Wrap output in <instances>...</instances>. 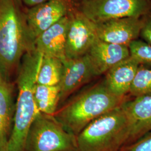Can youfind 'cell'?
I'll return each instance as SVG.
<instances>
[{"instance_id":"8992f818","label":"cell","mask_w":151,"mask_h":151,"mask_svg":"<svg viewBox=\"0 0 151 151\" xmlns=\"http://www.w3.org/2000/svg\"><path fill=\"white\" fill-rule=\"evenodd\" d=\"M150 9L148 0H80L78 11L97 24L127 17H140Z\"/></svg>"},{"instance_id":"7c38bea8","label":"cell","mask_w":151,"mask_h":151,"mask_svg":"<svg viewBox=\"0 0 151 151\" xmlns=\"http://www.w3.org/2000/svg\"><path fill=\"white\" fill-rule=\"evenodd\" d=\"M70 12L42 33L36 39L35 48L44 56L55 57L62 60L65 59V47Z\"/></svg>"},{"instance_id":"d6986e66","label":"cell","mask_w":151,"mask_h":151,"mask_svg":"<svg viewBox=\"0 0 151 151\" xmlns=\"http://www.w3.org/2000/svg\"><path fill=\"white\" fill-rule=\"evenodd\" d=\"M128 48L130 56L140 65H151V45L139 40H134L130 43Z\"/></svg>"},{"instance_id":"277c9868","label":"cell","mask_w":151,"mask_h":151,"mask_svg":"<svg viewBox=\"0 0 151 151\" xmlns=\"http://www.w3.org/2000/svg\"><path fill=\"white\" fill-rule=\"evenodd\" d=\"M130 130L129 119L121 106L92 121L76 136L78 151H120Z\"/></svg>"},{"instance_id":"30bf717a","label":"cell","mask_w":151,"mask_h":151,"mask_svg":"<svg viewBox=\"0 0 151 151\" xmlns=\"http://www.w3.org/2000/svg\"><path fill=\"white\" fill-rule=\"evenodd\" d=\"M143 20L127 17L95 24L97 38L103 42L128 47L140 35Z\"/></svg>"},{"instance_id":"ac0fdd59","label":"cell","mask_w":151,"mask_h":151,"mask_svg":"<svg viewBox=\"0 0 151 151\" xmlns=\"http://www.w3.org/2000/svg\"><path fill=\"white\" fill-rule=\"evenodd\" d=\"M151 95V65H140L130 88L129 95L133 97Z\"/></svg>"},{"instance_id":"7a4b0ae2","label":"cell","mask_w":151,"mask_h":151,"mask_svg":"<svg viewBox=\"0 0 151 151\" xmlns=\"http://www.w3.org/2000/svg\"><path fill=\"white\" fill-rule=\"evenodd\" d=\"M43 57L35 48L24 54L19 67L16 78L18 94L6 151H25L30 126L40 114L34 91Z\"/></svg>"},{"instance_id":"9c48e42d","label":"cell","mask_w":151,"mask_h":151,"mask_svg":"<svg viewBox=\"0 0 151 151\" xmlns=\"http://www.w3.org/2000/svg\"><path fill=\"white\" fill-rule=\"evenodd\" d=\"M70 12L69 0H50L29 9L25 19L34 42L35 43L42 33Z\"/></svg>"},{"instance_id":"7402d4cb","label":"cell","mask_w":151,"mask_h":151,"mask_svg":"<svg viewBox=\"0 0 151 151\" xmlns=\"http://www.w3.org/2000/svg\"><path fill=\"white\" fill-rule=\"evenodd\" d=\"M22 1L26 5L32 7L42 4L50 0H22Z\"/></svg>"},{"instance_id":"ba28073f","label":"cell","mask_w":151,"mask_h":151,"mask_svg":"<svg viewBox=\"0 0 151 151\" xmlns=\"http://www.w3.org/2000/svg\"><path fill=\"white\" fill-rule=\"evenodd\" d=\"M97 39L94 22L79 11L70 12L65 47V58H75L86 54Z\"/></svg>"},{"instance_id":"9a60e30c","label":"cell","mask_w":151,"mask_h":151,"mask_svg":"<svg viewBox=\"0 0 151 151\" xmlns=\"http://www.w3.org/2000/svg\"><path fill=\"white\" fill-rule=\"evenodd\" d=\"M14 111L12 85L0 70V151H6L13 124Z\"/></svg>"},{"instance_id":"e0dca14e","label":"cell","mask_w":151,"mask_h":151,"mask_svg":"<svg viewBox=\"0 0 151 151\" xmlns=\"http://www.w3.org/2000/svg\"><path fill=\"white\" fill-rule=\"evenodd\" d=\"M62 61L59 58L44 56L38 72L37 83L45 86H57L62 73Z\"/></svg>"},{"instance_id":"ffe728a7","label":"cell","mask_w":151,"mask_h":151,"mask_svg":"<svg viewBox=\"0 0 151 151\" xmlns=\"http://www.w3.org/2000/svg\"><path fill=\"white\" fill-rule=\"evenodd\" d=\"M120 151H151V130L135 142Z\"/></svg>"},{"instance_id":"2e32d148","label":"cell","mask_w":151,"mask_h":151,"mask_svg":"<svg viewBox=\"0 0 151 151\" xmlns=\"http://www.w3.org/2000/svg\"><path fill=\"white\" fill-rule=\"evenodd\" d=\"M35 103L40 113L53 116L60 105V87L36 83L34 91Z\"/></svg>"},{"instance_id":"6da1fadb","label":"cell","mask_w":151,"mask_h":151,"mask_svg":"<svg viewBox=\"0 0 151 151\" xmlns=\"http://www.w3.org/2000/svg\"><path fill=\"white\" fill-rule=\"evenodd\" d=\"M129 97L115 95L103 78L63 104L53 116L67 132L77 136L92 121L120 107Z\"/></svg>"},{"instance_id":"5bb4252c","label":"cell","mask_w":151,"mask_h":151,"mask_svg":"<svg viewBox=\"0 0 151 151\" xmlns=\"http://www.w3.org/2000/svg\"><path fill=\"white\" fill-rule=\"evenodd\" d=\"M140 64L130 56L114 66L105 74L108 88L119 96L129 95L130 88Z\"/></svg>"},{"instance_id":"52a82bcc","label":"cell","mask_w":151,"mask_h":151,"mask_svg":"<svg viewBox=\"0 0 151 151\" xmlns=\"http://www.w3.org/2000/svg\"><path fill=\"white\" fill-rule=\"evenodd\" d=\"M62 61V73L58 85L59 107L76 90L99 76L87 54L75 58H65Z\"/></svg>"},{"instance_id":"5b68a950","label":"cell","mask_w":151,"mask_h":151,"mask_svg":"<svg viewBox=\"0 0 151 151\" xmlns=\"http://www.w3.org/2000/svg\"><path fill=\"white\" fill-rule=\"evenodd\" d=\"M25 151H78L76 136L54 116L40 113L29 130Z\"/></svg>"},{"instance_id":"44dd1931","label":"cell","mask_w":151,"mask_h":151,"mask_svg":"<svg viewBox=\"0 0 151 151\" xmlns=\"http://www.w3.org/2000/svg\"><path fill=\"white\" fill-rule=\"evenodd\" d=\"M140 35L146 43L151 45V15L148 16L145 20H143Z\"/></svg>"},{"instance_id":"8fae6325","label":"cell","mask_w":151,"mask_h":151,"mask_svg":"<svg viewBox=\"0 0 151 151\" xmlns=\"http://www.w3.org/2000/svg\"><path fill=\"white\" fill-rule=\"evenodd\" d=\"M122 106L127 114L131 125L125 147L151 130V95L129 99Z\"/></svg>"},{"instance_id":"3957f363","label":"cell","mask_w":151,"mask_h":151,"mask_svg":"<svg viewBox=\"0 0 151 151\" xmlns=\"http://www.w3.org/2000/svg\"><path fill=\"white\" fill-rule=\"evenodd\" d=\"M34 48L17 0H0V70L7 80L18 70L24 54Z\"/></svg>"},{"instance_id":"4fadbf2b","label":"cell","mask_w":151,"mask_h":151,"mask_svg":"<svg viewBox=\"0 0 151 151\" xmlns=\"http://www.w3.org/2000/svg\"><path fill=\"white\" fill-rule=\"evenodd\" d=\"M98 76L130 57L128 47L109 43L97 39L87 53Z\"/></svg>"}]
</instances>
